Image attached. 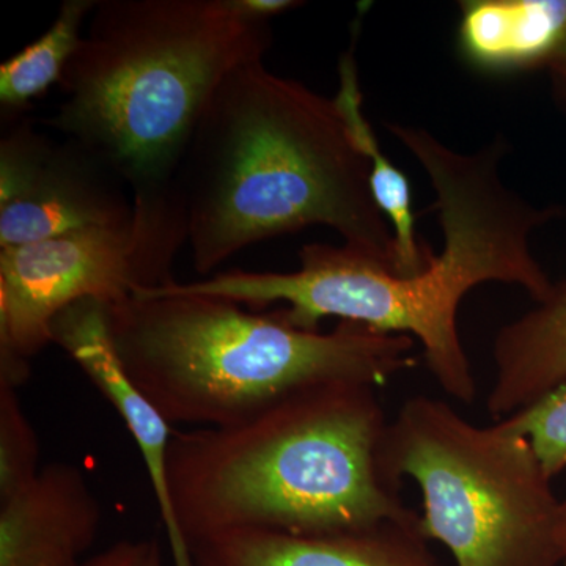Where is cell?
<instances>
[{"mask_svg":"<svg viewBox=\"0 0 566 566\" xmlns=\"http://www.w3.org/2000/svg\"><path fill=\"white\" fill-rule=\"evenodd\" d=\"M558 546H560L562 560L566 566V499L562 501L560 526H558Z\"/></svg>","mask_w":566,"mask_h":566,"instance_id":"obj_20","label":"cell"},{"mask_svg":"<svg viewBox=\"0 0 566 566\" xmlns=\"http://www.w3.org/2000/svg\"><path fill=\"white\" fill-rule=\"evenodd\" d=\"M271 46V21L232 0H98L44 125L106 164L132 197L169 191L219 85Z\"/></svg>","mask_w":566,"mask_h":566,"instance_id":"obj_4","label":"cell"},{"mask_svg":"<svg viewBox=\"0 0 566 566\" xmlns=\"http://www.w3.org/2000/svg\"><path fill=\"white\" fill-rule=\"evenodd\" d=\"M175 282L106 305L126 371L172 427H230L307 387H381L416 365L409 335L352 322L301 329L279 311L248 312Z\"/></svg>","mask_w":566,"mask_h":566,"instance_id":"obj_5","label":"cell"},{"mask_svg":"<svg viewBox=\"0 0 566 566\" xmlns=\"http://www.w3.org/2000/svg\"><path fill=\"white\" fill-rule=\"evenodd\" d=\"M354 29L352 48L338 62L337 95L334 102L352 133L359 150L370 163V188L379 211L389 222L394 234L395 274L401 277H416L424 273L433 260L431 245L422 243L417 237L415 211H412V192L408 178L381 150L376 134L364 114V96L360 91L359 70L356 62V39Z\"/></svg>","mask_w":566,"mask_h":566,"instance_id":"obj_14","label":"cell"},{"mask_svg":"<svg viewBox=\"0 0 566 566\" xmlns=\"http://www.w3.org/2000/svg\"><path fill=\"white\" fill-rule=\"evenodd\" d=\"M128 192L80 145L54 140L17 115L0 140V249L129 221Z\"/></svg>","mask_w":566,"mask_h":566,"instance_id":"obj_8","label":"cell"},{"mask_svg":"<svg viewBox=\"0 0 566 566\" xmlns=\"http://www.w3.org/2000/svg\"><path fill=\"white\" fill-rule=\"evenodd\" d=\"M493 359L486 409L494 422L523 411L566 382V281L499 331Z\"/></svg>","mask_w":566,"mask_h":566,"instance_id":"obj_13","label":"cell"},{"mask_svg":"<svg viewBox=\"0 0 566 566\" xmlns=\"http://www.w3.org/2000/svg\"><path fill=\"white\" fill-rule=\"evenodd\" d=\"M506 150L502 136L482 150L461 153L431 133L412 134L408 151L430 178L444 234L441 253L416 277H401L349 245L312 243L301 249V268L293 273L233 270L177 286L251 308L283 303L279 312L301 329L318 331L322 319L335 316L409 335L423 346L441 389L471 405L476 381L458 329L465 294L502 282L539 303L554 286L531 251V234L560 211L536 208L505 185Z\"/></svg>","mask_w":566,"mask_h":566,"instance_id":"obj_1","label":"cell"},{"mask_svg":"<svg viewBox=\"0 0 566 566\" xmlns=\"http://www.w3.org/2000/svg\"><path fill=\"white\" fill-rule=\"evenodd\" d=\"M40 471L39 436L18 387L0 382V502L31 485Z\"/></svg>","mask_w":566,"mask_h":566,"instance_id":"obj_16","label":"cell"},{"mask_svg":"<svg viewBox=\"0 0 566 566\" xmlns=\"http://www.w3.org/2000/svg\"><path fill=\"white\" fill-rule=\"evenodd\" d=\"M378 387L323 382L244 422L175 430L166 534L174 566L196 539L238 531L316 535L417 523L386 460Z\"/></svg>","mask_w":566,"mask_h":566,"instance_id":"obj_2","label":"cell"},{"mask_svg":"<svg viewBox=\"0 0 566 566\" xmlns=\"http://www.w3.org/2000/svg\"><path fill=\"white\" fill-rule=\"evenodd\" d=\"M102 526L85 472L55 461L0 502V566H81Z\"/></svg>","mask_w":566,"mask_h":566,"instance_id":"obj_10","label":"cell"},{"mask_svg":"<svg viewBox=\"0 0 566 566\" xmlns=\"http://www.w3.org/2000/svg\"><path fill=\"white\" fill-rule=\"evenodd\" d=\"M554 74H556L558 88H560L562 95L566 98V66L554 70Z\"/></svg>","mask_w":566,"mask_h":566,"instance_id":"obj_21","label":"cell"},{"mask_svg":"<svg viewBox=\"0 0 566 566\" xmlns=\"http://www.w3.org/2000/svg\"><path fill=\"white\" fill-rule=\"evenodd\" d=\"M98 0H65L54 22L39 40L0 65V103L9 115H20L33 98L59 84L76 54L82 25Z\"/></svg>","mask_w":566,"mask_h":566,"instance_id":"obj_15","label":"cell"},{"mask_svg":"<svg viewBox=\"0 0 566 566\" xmlns=\"http://www.w3.org/2000/svg\"><path fill=\"white\" fill-rule=\"evenodd\" d=\"M386 460L419 488L420 532L455 566H564L562 501L524 436L417 395L390 420Z\"/></svg>","mask_w":566,"mask_h":566,"instance_id":"obj_6","label":"cell"},{"mask_svg":"<svg viewBox=\"0 0 566 566\" xmlns=\"http://www.w3.org/2000/svg\"><path fill=\"white\" fill-rule=\"evenodd\" d=\"M506 430L528 439L546 474L566 469V382L523 411L497 420Z\"/></svg>","mask_w":566,"mask_h":566,"instance_id":"obj_17","label":"cell"},{"mask_svg":"<svg viewBox=\"0 0 566 566\" xmlns=\"http://www.w3.org/2000/svg\"><path fill=\"white\" fill-rule=\"evenodd\" d=\"M151 566H164L163 562V551L158 554V556L155 557V560H153Z\"/></svg>","mask_w":566,"mask_h":566,"instance_id":"obj_22","label":"cell"},{"mask_svg":"<svg viewBox=\"0 0 566 566\" xmlns=\"http://www.w3.org/2000/svg\"><path fill=\"white\" fill-rule=\"evenodd\" d=\"M159 553L161 546L156 539H122L81 566H151Z\"/></svg>","mask_w":566,"mask_h":566,"instance_id":"obj_18","label":"cell"},{"mask_svg":"<svg viewBox=\"0 0 566 566\" xmlns=\"http://www.w3.org/2000/svg\"><path fill=\"white\" fill-rule=\"evenodd\" d=\"M52 344L61 346L114 406L133 436L158 504L163 526L169 520L167 455L174 427L126 371L107 323L106 304L87 300L65 308L51 324Z\"/></svg>","mask_w":566,"mask_h":566,"instance_id":"obj_11","label":"cell"},{"mask_svg":"<svg viewBox=\"0 0 566 566\" xmlns=\"http://www.w3.org/2000/svg\"><path fill=\"white\" fill-rule=\"evenodd\" d=\"M458 51L486 74L566 66V0H468L460 3Z\"/></svg>","mask_w":566,"mask_h":566,"instance_id":"obj_12","label":"cell"},{"mask_svg":"<svg viewBox=\"0 0 566 566\" xmlns=\"http://www.w3.org/2000/svg\"><path fill=\"white\" fill-rule=\"evenodd\" d=\"M193 268L211 274L249 245L326 226L395 273L392 229L370 163L334 98L240 66L212 95L178 170Z\"/></svg>","mask_w":566,"mask_h":566,"instance_id":"obj_3","label":"cell"},{"mask_svg":"<svg viewBox=\"0 0 566 566\" xmlns=\"http://www.w3.org/2000/svg\"><path fill=\"white\" fill-rule=\"evenodd\" d=\"M133 205L132 219L118 226L0 249V381L24 385L32 357L52 344V322L71 305L118 304L175 282V259L188 244L177 186Z\"/></svg>","mask_w":566,"mask_h":566,"instance_id":"obj_7","label":"cell"},{"mask_svg":"<svg viewBox=\"0 0 566 566\" xmlns=\"http://www.w3.org/2000/svg\"><path fill=\"white\" fill-rule=\"evenodd\" d=\"M232 3L234 9L241 13L268 21L285 11L304 6L303 2H294V0H232Z\"/></svg>","mask_w":566,"mask_h":566,"instance_id":"obj_19","label":"cell"},{"mask_svg":"<svg viewBox=\"0 0 566 566\" xmlns=\"http://www.w3.org/2000/svg\"><path fill=\"white\" fill-rule=\"evenodd\" d=\"M417 523L300 535L226 532L189 543L191 566H444Z\"/></svg>","mask_w":566,"mask_h":566,"instance_id":"obj_9","label":"cell"}]
</instances>
